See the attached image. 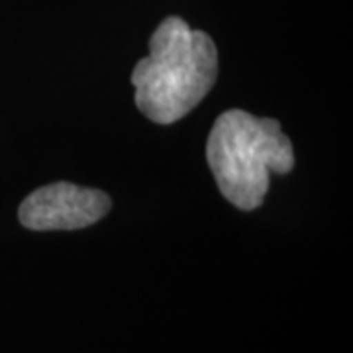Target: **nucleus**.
Instances as JSON below:
<instances>
[{
	"instance_id": "f257e3e1",
	"label": "nucleus",
	"mask_w": 353,
	"mask_h": 353,
	"mask_svg": "<svg viewBox=\"0 0 353 353\" xmlns=\"http://www.w3.org/2000/svg\"><path fill=\"white\" fill-rule=\"evenodd\" d=\"M218 77L212 38L179 18H165L150 39V55L134 67L136 104L155 124L181 120L210 92Z\"/></svg>"
},
{
	"instance_id": "f03ea898",
	"label": "nucleus",
	"mask_w": 353,
	"mask_h": 353,
	"mask_svg": "<svg viewBox=\"0 0 353 353\" xmlns=\"http://www.w3.org/2000/svg\"><path fill=\"white\" fill-rule=\"evenodd\" d=\"M206 159L220 192L240 210L261 206L271 173L294 167L289 136L273 118L226 110L216 118L206 141Z\"/></svg>"
},
{
	"instance_id": "7ed1b4c3",
	"label": "nucleus",
	"mask_w": 353,
	"mask_h": 353,
	"mask_svg": "<svg viewBox=\"0 0 353 353\" xmlns=\"http://www.w3.org/2000/svg\"><path fill=\"white\" fill-rule=\"evenodd\" d=\"M112 202L106 192L73 183H53L34 190L20 204L22 226L38 232L81 230L108 214Z\"/></svg>"
}]
</instances>
